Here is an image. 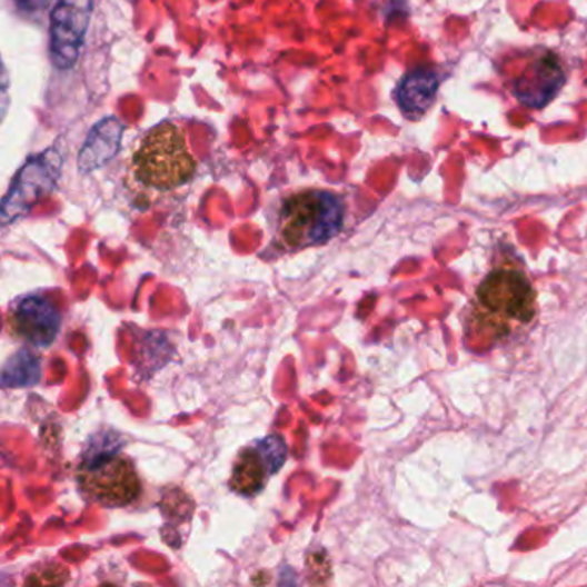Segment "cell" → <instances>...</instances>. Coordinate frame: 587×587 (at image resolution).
<instances>
[{"mask_svg":"<svg viewBox=\"0 0 587 587\" xmlns=\"http://www.w3.org/2000/svg\"><path fill=\"white\" fill-rule=\"evenodd\" d=\"M8 325L16 338L27 341L31 347L46 350L58 340L62 317L52 301L28 295L12 304Z\"/></svg>","mask_w":587,"mask_h":587,"instance_id":"cell-8","label":"cell"},{"mask_svg":"<svg viewBox=\"0 0 587 587\" xmlns=\"http://www.w3.org/2000/svg\"><path fill=\"white\" fill-rule=\"evenodd\" d=\"M439 90V77L435 69H416L405 74L395 90V100L405 118H422L436 102Z\"/></svg>","mask_w":587,"mask_h":587,"instance_id":"cell-10","label":"cell"},{"mask_svg":"<svg viewBox=\"0 0 587 587\" xmlns=\"http://www.w3.org/2000/svg\"><path fill=\"white\" fill-rule=\"evenodd\" d=\"M21 14L40 16L49 8L50 0H12Z\"/></svg>","mask_w":587,"mask_h":587,"instance_id":"cell-14","label":"cell"},{"mask_svg":"<svg viewBox=\"0 0 587 587\" xmlns=\"http://www.w3.org/2000/svg\"><path fill=\"white\" fill-rule=\"evenodd\" d=\"M92 16V0H58L50 18V52L59 69H71L80 59Z\"/></svg>","mask_w":587,"mask_h":587,"instance_id":"cell-7","label":"cell"},{"mask_svg":"<svg viewBox=\"0 0 587 587\" xmlns=\"http://www.w3.org/2000/svg\"><path fill=\"white\" fill-rule=\"evenodd\" d=\"M197 160L188 150L183 130L171 122L141 138L131 156V180L140 190L168 193L193 178Z\"/></svg>","mask_w":587,"mask_h":587,"instance_id":"cell-2","label":"cell"},{"mask_svg":"<svg viewBox=\"0 0 587 587\" xmlns=\"http://www.w3.org/2000/svg\"><path fill=\"white\" fill-rule=\"evenodd\" d=\"M77 485L88 500L109 508L133 504L141 491L133 461L116 450L87 451L78 464Z\"/></svg>","mask_w":587,"mask_h":587,"instance_id":"cell-4","label":"cell"},{"mask_svg":"<svg viewBox=\"0 0 587 587\" xmlns=\"http://www.w3.org/2000/svg\"><path fill=\"white\" fill-rule=\"evenodd\" d=\"M565 83V71L554 53L534 59L526 71L517 78L514 96L530 109H543L555 99Z\"/></svg>","mask_w":587,"mask_h":587,"instance_id":"cell-9","label":"cell"},{"mask_svg":"<svg viewBox=\"0 0 587 587\" xmlns=\"http://www.w3.org/2000/svg\"><path fill=\"white\" fill-rule=\"evenodd\" d=\"M288 458L287 441L279 435L256 439L241 448L229 476V489L241 498H253L269 485Z\"/></svg>","mask_w":587,"mask_h":587,"instance_id":"cell-5","label":"cell"},{"mask_svg":"<svg viewBox=\"0 0 587 587\" xmlns=\"http://www.w3.org/2000/svg\"><path fill=\"white\" fill-rule=\"evenodd\" d=\"M538 314V294L526 272L496 267L480 281L467 307L464 329L477 348L496 347L526 331Z\"/></svg>","mask_w":587,"mask_h":587,"instance_id":"cell-1","label":"cell"},{"mask_svg":"<svg viewBox=\"0 0 587 587\" xmlns=\"http://www.w3.org/2000/svg\"><path fill=\"white\" fill-rule=\"evenodd\" d=\"M69 573L61 565H43L39 573H33L27 577V584L30 586H59L68 580Z\"/></svg>","mask_w":587,"mask_h":587,"instance_id":"cell-13","label":"cell"},{"mask_svg":"<svg viewBox=\"0 0 587 587\" xmlns=\"http://www.w3.org/2000/svg\"><path fill=\"white\" fill-rule=\"evenodd\" d=\"M40 378L39 359L33 357L30 351H20L14 355L4 367V374H2V381L4 386H14V388H21V386L34 385Z\"/></svg>","mask_w":587,"mask_h":587,"instance_id":"cell-12","label":"cell"},{"mask_svg":"<svg viewBox=\"0 0 587 587\" xmlns=\"http://www.w3.org/2000/svg\"><path fill=\"white\" fill-rule=\"evenodd\" d=\"M122 125L116 118H106L97 122L92 131L88 133L80 156L78 166L81 172H92L102 168L112 157L118 153L121 146Z\"/></svg>","mask_w":587,"mask_h":587,"instance_id":"cell-11","label":"cell"},{"mask_svg":"<svg viewBox=\"0 0 587 587\" xmlns=\"http://www.w3.org/2000/svg\"><path fill=\"white\" fill-rule=\"evenodd\" d=\"M345 221L344 200L328 190H304L290 195L278 212L276 237L287 252L328 243Z\"/></svg>","mask_w":587,"mask_h":587,"instance_id":"cell-3","label":"cell"},{"mask_svg":"<svg viewBox=\"0 0 587 587\" xmlns=\"http://www.w3.org/2000/svg\"><path fill=\"white\" fill-rule=\"evenodd\" d=\"M61 168L62 157L58 150L50 149L40 156L31 157L16 176L11 190L4 199L2 207L4 225L23 216L33 203L49 195L58 185Z\"/></svg>","mask_w":587,"mask_h":587,"instance_id":"cell-6","label":"cell"}]
</instances>
